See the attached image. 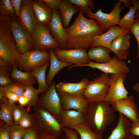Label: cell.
I'll use <instances>...</instances> for the list:
<instances>
[{
    "mask_svg": "<svg viewBox=\"0 0 139 139\" xmlns=\"http://www.w3.org/2000/svg\"><path fill=\"white\" fill-rule=\"evenodd\" d=\"M84 114L85 121L94 131L101 135L116 117L110 105L105 101L88 103Z\"/></svg>",
    "mask_w": 139,
    "mask_h": 139,
    "instance_id": "6da1fadb",
    "label": "cell"
},
{
    "mask_svg": "<svg viewBox=\"0 0 139 139\" xmlns=\"http://www.w3.org/2000/svg\"><path fill=\"white\" fill-rule=\"evenodd\" d=\"M9 17L0 15V58L12 65L18 62L20 54L11 29Z\"/></svg>",
    "mask_w": 139,
    "mask_h": 139,
    "instance_id": "7a4b0ae2",
    "label": "cell"
},
{
    "mask_svg": "<svg viewBox=\"0 0 139 139\" xmlns=\"http://www.w3.org/2000/svg\"><path fill=\"white\" fill-rule=\"evenodd\" d=\"M30 114L33 127L38 133L61 136L63 128L58 119L46 109L37 105Z\"/></svg>",
    "mask_w": 139,
    "mask_h": 139,
    "instance_id": "3957f363",
    "label": "cell"
},
{
    "mask_svg": "<svg viewBox=\"0 0 139 139\" xmlns=\"http://www.w3.org/2000/svg\"><path fill=\"white\" fill-rule=\"evenodd\" d=\"M66 31L67 35L66 49L82 48L86 49L91 47L94 36L103 33L99 24L73 30L66 29Z\"/></svg>",
    "mask_w": 139,
    "mask_h": 139,
    "instance_id": "277c9868",
    "label": "cell"
},
{
    "mask_svg": "<svg viewBox=\"0 0 139 139\" xmlns=\"http://www.w3.org/2000/svg\"><path fill=\"white\" fill-rule=\"evenodd\" d=\"M109 75L103 73L93 80L89 81L82 95L88 103L104 101L109 86Z\"/></svg>",
    "mask_w": 139,
    "mask_h": 139,
    "instance_id": "5b68a950",
    "label": "cell"
},
{
    "mask_svg": "<svg viewBox=\"0 0 139 139\" xmlns=\"http://www.w3.org/2000/svg\"><path fill=\"white\" fill-rule=\"evenodd\" d=\"M121 3L119 1L114 4L112 10L109 13L102 12L100 9L94 13L91 10L87 11V17L95 20L103 31L107 32L111 27L118 24L120 20V14L124 8L120 6Z\"/></svg>",
    "mask_w": 139,
    "mask_h": 139,
    "instance_id": "8992f818",
    "label": "cell"
},
{
    "mask_svg": "<svg viewBox=\"0 0 139 139\" xmlns=\"http://www.w3.org/2000/svg\"><path fill=\"white\" fill-rule=\"evenodd\" d=\"M49 60V51L34 50L20 55L18 67L24 71L31 72Z\"/></svg>",
    "mask_w": 139,
    "mask_h": 139,
    "instance_id": "52a82bcc",
    "label": "cell"
},
{
    "mask_svg": "<svg viewBox=\"0 0 139 139\" xmlns=\"http://www.w3.org/2000/svg\"><path fill=\"white\" fill-rule=\"evenodd\" d=\"M50 30L46 25L38 21L32 36L34 50L47 51L60 48L58 43L52 36Z\"/></svg>",
    "mask_w": 139,
    "mask_h": 139,
    "instance_id": "ba28073f",
    "label": "cell"
},
{
    "mask_svg": "<svg viewBox=\"0 0 139 139\" xmlns=\"http://www.w3.org/2000/svg\"><path fill=\"white\" fill-rule=\"evenodd\" d=\"M36 105L46 109L58 119L62 109L60 98L55 82H52L47 90L42 93Z\"/></svg>",
    "mask_w": 139,
    "mask_h": 139,
    "instance_id": "9c48e42d",
    "label": "cell"
},
{
    "mask_svg": "<svg viewBox=\"0 0 139 139\" xmlns=\"http://www.w3.org/2000/svg\"><path fill=\"white\" fill-rule=\"evenodd\" d=\"M126 74H111L109 77V86L104 101L110 105L127 97L129 93L124 86V82Z\"/></svg>",
    "mask_w": 139,
    "mask_h": 139,
    "instance_id": "30bf717a",
    "label": "cell"
},
{
    "mask_svg": "<svg viewBox=\"0 0 139 139\" xmlns=\"http://www.w3.org/2000/svg\"><path fill=\"white\" fill-rule=\"evenodd\" d=\"M10 25L17 48L20 54L32 50L33 42L32 36L14 17L11 19Z\"/></svg>",
    "mask_w": 139,
    "mask_h": 139,
    "instance_id": "8fae6325",
    "label": "cell"
},
{
    "mask_svg": "<svg viewBox=\"0 0 139 139\" xmlns=\"http://www.w3.org/2000/svg\"><path fill=\"white\" fill-rule=\"evenodd\" d=\"M78 66H88L93 69H97L105 73L111 74L121 73H129L130 69L126 63L119 60L116 55L109 61L103 63H100L90 61L87 64L80 65H73L70 66L71 69Z\"/></svg>",
    "mask_w": 139,
    "mask_h": 139,
    "instance_id": "7c38bea8",
    "label": "cell"
},
{
    "mask_svg": "<svg viewBox=\"0 0 139 139\" xmlns=\"http://www.w3.org/2000/svg\"><path fill=\"white\" fill-rule=\"evenodd\" d=\"M54 51L57 58L62 62L80 65L87 64L90 61L86 49L83 48H58Z\"/></svg>",
    "mask_w": 139,
    "mask_h": 139,
    "instance_id": "4fadbf2b",
    "label": "cell"
},
{
    "mask_svg": "<svg viewBox=\"0 0 139 139\" xmlns=\"http://www.w3.org/2000/svg\"><path fill=\"white\" fill-rule=\"evenodd\" d=\"M18 19L22 26L32 36L38 22L34 12L32 1L22 0Z\"/></svg>",
    "mask_w": 139,
    "mask_h": 139,
    "instance_id": "5bb4252c",
    "label": "cell"
},
{
    "mask_svg": "<svg viewBox=\"0 0 139 139\" xmlns=\"http://www.w3.org/2000/svg\"><path fill=\"white\" fill-rule=\"evenodd\" d=\"M111 105L114 111L123 114L132 122L137 120L139 113L133 96H128L126 98L117 101Z\"/></svg>",
    "mask_w": 139,
    "mask_h": 139,
    "instance_id": "9a60e30c",
    "label": "cell"
},
{
    "mask_svg": "<svg viewBox=\"0 0 139 139\" xmlns=\"http://www.w3.org/2000/svg\"><path fill=\"white\" fill-rule=\"evenodd\" d=\"M48 26L54 38L58 43L61 49H66L67 35L66 29L63 24L58 10H53L51 18Z\"/></svg>",
    "mask_w": 139,
    "mask_h": 139,
    "instance_id": "2e32d148",
    "label": "cell"
},
{
    "mask_svg": "<svg viewBox=\"0 0 139 139\" xmlns=\"http://www.w3.org/2000/svg\"><path fill=\"white\" fill-rule=\"evenodd\" d=\"M127 33H129L130 30L122 29L116 25L113 26L105 33L94 36L91 47L102 46L111 50V42L117 37Z\"/></svg>",
    "mask_w": 139,
    "mask_h": 139,
    "instance_id": "e0dca14e",
    "label": "cell"
},
{
    "mask_svg": "<svg viewBox=\"0 0 139 139\" xmlns=\"http://www.w3.org/2000/svg\"><path fill=\"white\" fill-rule=\"evenodd\" d=\"M131 120L123 114L119 113L118 122L106 139H135L130 131Z\"/></svg>",
    "mask_w": 139,
    "mask_h": 139,
    "instance_id": "ac0fdd59",
    "label": "cell"
},
{
    "mask_svg": "<svg viewBox=\"0 0 139 139\" xmlns=\"http://www.w3.org/2000/svg\"><path fill=\"white\" fill-rule=\"evenodd\" d=\"M130 36L129 33L120 35L116 38L111 43V50L114 53L120 60L127 59L130 47Z\"/></svg>",
    "mask_w": 139,
    "mask_h": 139,
    "instance_id": "d6986e66",
    "label": "cell"
},
{
    "mask_svg": "<svg viewBox=\"0 0 139 139\" xmlns=\"http://www.w3.org/2000/svg\"><path fill=\"white\" fill-rule=\"evenodd\" d=\"M57 92L60 98L62 110L74 109L84 113L88 103L83 97H75L67 93Z\"/></svg>",
    "mask_w": 139,
    "mask_h": 139,
    "instance_id": "ffe728a7",
    "label": "cell"
},
{
    "mask_svg": "<svg viewBox=\"0 0 139 139\" xmlns=\"http://www.w3.org/2000/svg\"><path fill=\"white\" fill-rule=\"evenodd\" d=\"M58 120L63 128H70L85 121L83 112L72 110H62Z\"/></svg>",
    "mask_w": 139,
    "mask_h": 139,
    "instance_id": "44dd1931",
    "label": "cell"
},
{
    "mask_svg": "<svg viewBox=\"0 0 139 139\" xmlns=\"http://www.w3.org/2000/svg\"><path fill=\"white\" fill-rule=\"evenodd\" d=\"M32 1L34 12L38 21L48 25L51 18L53 10L42 0Z\"/></svg>",
    "mask_w": 139,
    "mask_h": 139,
    "instance_id": "7402d4cb",
    "label": "cell"
},
{
    "mask_svg": "<svg viewBox=\"0 0 139 139\" xmlns=\"http://www.w3.org/2000/svg\"><path fill=\"white\" fill-rule=\"evenodd\" d=\"M59 9L63 24L66 29L73 16L75 14L79 13L80 8L78 6L69 2L68 0H61Z\"/></svg>",
    "mask_w": 139,
    "mask_h": 139,
    "instance_id": "603a6c76",
    "label": "cell"
},
{
    "mask_svg": "<svg viewBox=\"0 0 139 139\" xmlns=\"http://www.w3.org/2000/svg\"><path fill=\"white\" fill-rule=\"evenodd\" d=\"M50 65L46 79V82L49 86L56 75L62 68L70 67L73 64L62 62L59 60L55 55L53 49L49 50Z\"/></svg>",
    "mask_w": 139,
    "mask_h": 139,
    "instance_id": "cb8c5ba5",
    "label": "cell"
},
{
    "mask_svg": "<svg viewBox=\"0 0 139 139\" xmlns=\"http://www.w3.org/2000/svg\"><path fill=\"white\" fill-rule=\"evenodd\" d=\"M111 52V51L107 48L99 46L92 47L87 53L90 59L94 60L96 63H103L111 59L109 55Z\"/></svg>",
    "mask_w": 139,
    "mask_h": 139,
    "instance_id": "d4e9b609",
    "label": "cell"
},
{
    "mask_svg": "<svg viewBox=\"0 0 139 139\" xmlns=\"http://www.w3.org/2000/svg\"><path fill=\"white\" fill-rule=\"evenodd\" d=\"M10 77L14 82L23 84L26 86L36 84V79L30 72L22 71L14 68L10 75Z\"/></svg>",
    "mask_w": 139,
    "mask_h": 139,
    "instance_id": "484cf974",
    "label": "cell"
},
{
    "mask_svg": "<svg viewBox=\"0 0 139 139\" xmlns=\"http://www.w3.org/2000/svg\"><path fill=\"white\" fill-rule=\"evenodd\" d=\"M133 6L129 7V11L121 19L119 22L118 26L124 29L130 30L136 20L135 14L139 3L138 0H132Z\"/></svg>",
    "mask_w": 139,
    "mask_h": 139,
    "instance_id": "4316f807",
    "label": "cell"
},
{
    "mask_svg": "<svg viewBox=\"0 0 139 139\" xmlns=\"http://www.w3.org/2000/svg\"><path fill=\"white\" fill-rule=\"evenodd\" d=\"M49 63V62H48L41 67L30 72L37 80L38 84L37 90L39 94L45 92L49 87L47 83L45 75Z\"/></svg>",
    "mask_w": 139,
    "mask_h": 139,
    "instance_id": "83f0119b",
    "label": "cell"
},
{
    "mask_svg": "<svg viewBox=\"0 0 139 139\" xmlns=\"http://www.w3.org/2000/svg\"><path fill=\"white\" fill-rule=\"evenodd\" d=\"M71 129L78 132L80 135V139H103L102 135L94 131L85 121Z\"/></svg>",
    "mask_w": 139,
    "mask_h": 139,
    "instance_id": "f1b7e54d",
    "label": "cell"
},
{
    "mask_svg": "<svg viewBox=\"0 0 139 139\" xmlns=\"http://www.w3.org/2000/svg\"><path fill=\"white\" fill-rule=\"evenodd\" d=\"M12 105L8 99L1 102L0 104V119L10 126L14 124L12 116Z\"/></svg>",
    "mask_w": 139,
    "mask_h": 139,
    "instance_id": "f546056e",
    "label": "cell"
},
{
    "mask_svg": "<svg viewBox=\"0 0 139 139\" xmlns=\"http://www.w3.org/2000/svg\"><path fill=\"white\" fill-rule=\"evenodd\" d=\"M14 68L5 65H0V86L5 87L13 82L10 75Z\"/></svg>",
    "mask_w": 139,
    "mask_h": 139,
    "instance_id": "4dcf8cb0",
    "label": "cell"
},
{
    "mask_svg": "<svg viewBox=\"0 0 139 139\" xmlns=\"http://www.w3.org/2000/svg\"><path fill=\"white\" fill-rule=\"evenodd\" d=\"M39 94L38 90L36 89L33 85L26 86L23 95L29 99L28 107H33L37 105L39 98Z\"/></svg>",
    "mask_w": 139,
    "mask_h": 139,
    "instance_id": "1f68e13d",
    "label": "cell"
},
{
    "mask_svg": "<svg viewBox=\"0 0 139 139\" xmlns=\"http://www.w3.org/2000/svg\"><path fill=\"white\" fill-rule=\"evenodd\" d=\"M1 15L14 17L16 16L10 0H0Z\"/></svg>",
    "mask_w": 139,
    "mask_h": 139,
    "instance_id": "d6a6232c",
    "label": "cell"
},
{
    "mask_svg": "<svg viewBox=\"0 0 139 139\" xmlns=\"http://www.w3.org/2000/svg\"><path fill=\"white\" fill-rule=\"evenodd\" d=\"M70 3L78 6L83 14L91 9L94 10V3L92 0H68Z\"/></svg>",
    "mask_w": 139,
    "mask_h": 139,
    "instance_id": "836d02e7",
    "label": "cell"
},
{
    "mask_svg": "<svg viewBox=\"0 0 139 139\" xmlns=\"http://www.w3.org/2000/svg\"><path fill=\"white\" fill-rule=\"evenodd\" d=\"M26 87V86L23 84L13 82L3 87L5 92L13 93L20 97L23 95Z\"/></svg>",
    "mask_w": 139,
    "mask_h": 139,
    "instance_id": "e575fe53",
    "label": "cell"
},
{
    "mask_svg": "<svg viewBox=\"0 0 139 139\" xmlns=\"http://www.w3.org/2000/svg\"><path fill=\"white\" fill-rule=\"evenodd\" d=\"M89 81L84 78L78 83H76L74 89L70 95L76 97H82L83 92L88 85Z\"/></svg>",
    "mask_w": 139,
    "mask_h": 139,
    "instance_id": "d590c367",
    "label": "cell"
},
{
    "mask_svg": "<svg viewBox=\"0 0 139 139\" xmlns=\"http://www.w3.org/2000/svg\"><path fill=\"white\" fill-rule=\"evenodd\" d=\"M12 114L14 124H18L19 123L23 115L27 111L24 108L20 105L15 104L12 105Z\"/></svg>",
    "mask_w": 139,
    "mask_h": 139,
    "instance_id": "8d00e7d4",
    "label": "cell"
},
{
    "mask_svg": "<svg viewBox=\"0 0 139 139\" xmlns=\"http://www.w3.org/2000/svg\"><path fill=\"white\" fill-rule=\"evenodd\" d=\"M25 130L19 125L14 124L11 126L10 139H22Z\"/></svg>",
    "mask_w": 139,
    "mask_h": 139,
    "instance_id": "74e56055",
    "label": "cell"
},
{
    "mask_svg": "<svg viewBox=\"0 0 139 139\" xmlns=\"http://www.w3.org/2000/svg\"><path fill=\"white\" fill-rule=\"evenodd\" d=\"M76 83L60 82L56 85L57 91L70 94L72 92Z\"/></svg>",
    "mask_w": 139,
    "mask_h": 139,
    "instance_id": "f35d334b",
    "label": "cell"
},
{
    "mask_svg": "<svg viewBox=\"0 0 139 139\" xmlns=\"http://www.w3.org/2000/svg\"><path fill=\"white\" fill-rule=\"evenodd\" d=\"M18 125L25 129L33 127V125L30 114H29L27 111L25 113L20 119Z\"/></svg>",
    "mask_w": 139,
    "mask_h": 139,
    "instance_id": "ab89813d",
    "label": "cell"
},
{
    "mask_svg": "<svg viewBox=\"0 0 139 139\" xmlns=\"http://www.w3.org/2000/svg\"><path fill=\"white\" fill-rule=\"evenodd\" d=\"M11 126L1 120L0 121V139H10Z\"/></svg>",
    "mask_w": 139,
    "mask_h": 139,
    "instance_id": "60d3db41",
    "label": "cell"
},
{
    "mask_svg": "<svg viewBox=\"0 0 139 139\" xmlns=\"http://www.w3.org/2000/svg\"><path fill=\"white\" fill-rule=\"evenodd\" d=\"M130 33L133 35L136 40L138 45L136 57L139 59V19L136 20L130 30Z\"/></svg>",
    "mask_w": 139,
    "mask_h": 139,
    "instance_id": "b9f144b4",
    "label": "cell"
},
{
    "mask_svg": "<svg viewBox=\"0 0 139 139\" xmlns=\"http://www.w3.org/2000/svg\"><path fill=\"white\" fill-rule=\"evenodd\" d=\"M38 133L34 127L25 129L22 139H37Z\"/></svg>",
    "mask_w": 139,
    "mask_h": 139,
    "instance_id": "7bdbcfd3",
    "label": "cell"
},
{
    "mask_svg": "<svg viewBox=\"0 0 139 139\" xmlns=\"http://www.w3.org/2000/svg\"><path fill=\"white\" fill-rule=\"evenodd\" d=\"M63 131L65 135L70 139H80L79 134L74 129L68 127H64L63 128Z\"/></svg>",
    "mask_w": 139,
    "mask_h": 139,
    "instance_id": "ee69618b",
    "label": "cell"
},
{
    "mask_svg": "<svg viewBox=\"0 0 139 139\" xmlns=\"http://www.w3.org/2000/svg\"><path fill=\"white\" fill-rule=\"evenodd\" d=\"M130 131L133 136H139V114L137 120L131 123Z\"/></svg>",
    "mask_w": 139,
    "mask_h": 139,
    "instance_id": "f6af8a7d",
    "label": "cell"
},
{
    "mask_svg": "<svg viewBox=\"0 0 139 139\" xmlns=\"http://www.w3.org/2000/svg\"><path fill=\"white\" fill-rule=\"evenodd\" d=\"M53 10L59 9V6L61 1L60 0H43Z\"/></svg>",
    "mask_w": 139,
    "mask_h": 139,
    "instance_id": "bcb514c9",
    "label": "cell"
},
{
    "mask_svg": "<svg viewBox=\"0 0 139 139\" xmlns=\"http://www.w3.org/2000/svg\"><path fill=\"white\" fill-rule=\"evenodd\" d=\"M10 1L18 18L20 13L22 0H10Z\"/></svg>",
    "mask_w": 139,
    "mask_h": 139,
    "instance_id": "7dc6e473",
    "label": "cell"
},
{
    "mask_svg": "<svg viewBox=\"0 0 139 139\" xmlns=\"http://www.w3.org/2000/svg\"><path fill=\"white\" fill-rule=\"evenodd\" d=\"M5 92L7 98L11 104H15L18 101L19 97L16 95L9 92Z\"/></svg>",
    "mask_w": 139,
    "mask_h": 139,
    "instance_id": "c3c4849f",
    "label": "cell"
},
{
    "mask_svg": "<svg viewBox=\"0 0 139 139\" xmlns=\"http://www.w3.org/2000/svg\"><path fill=\"white\" fill-rule=\"evenodd\" d=\"M29 101L28 98L23 95L19 97L18 102L20 105L24 107L25 106L28 107Z\"/></svg>",
    "mask_w": 139,
    "mask_h": 139,
    "instance_id": "681fc988",
    "label": "cell"
},
{
    "mask_svg": "<svg viewBox=\"0 0 139 139\" xmlns=\"http://www.w3.org/2000/svg\"><path fill=\"white\" fill-rule=\"evenodd\" d=\"M37 139H59L54 136L38 133Z\"/></svg>",
    "mask_w": 139,
    "mask_h": 139,
    "instance_id": "f907efd6",
    "label": "cell"
},
{
    "mask_svg": "<svg viewBox=\"0 0 139 139\" xmlns=\"http://www.w3.org/2000/svg\"><path fill=\"white\" fill-rule=\"evenodd\" d=\"M8 99L3 87H0V99L1 102H4Z\"/></svg>",
    "mask_w": 139,
    "mask_h": 139,
    "instance_id": "816d5d0a",
    "label": "cell"
},
{
    "mask_svg": "<svg viewBox=\"0 0 139 139\" xmlns=\"http://www.w3.org/2000/svg\"><path fill=\"white\" fill-rule=\"evenodd\" d=\"M119 1L121 3H123L124 5L127 7H129L133 5L132 0H119Z\"/></svg>",
    "mask_w": 139,
    "mask_h": 139,
    "instance_id": "f5cc1de1",
    "label": "cell"
},
{
    "mask_svg": "<svg viewBox=\"0 0 139 139\" xmlns=\"http://www.w3.org/2000/svg\"><path fill=\"white\" fill-rule=\"evenodd\" d=\"M132 89L134 91L139 93V82L133 85Z\"/></svg>",
    "mask_w": 139,
    "mask_h": 139,
    "instance_id": "db71d44e",
    "label": "cell"
},
{
    "mask_svg": "<svg viewBox=\"0 0 139 139\" xmlns=\"http://www.w3.org/2000/svg\"><path fill=\"white\" fill-rule=\"evenodd\" d=\"M135 20H137L139 19V3L135 14Z\"/></svg>",
    "mask_w": 139,
    "mask_h": 139,
    "instance_id": "11a10c76",
    "label": "cell"
},
{
    "mask_svg": "<svg viewBox=\"0 0 139 139\" xmlns=\"http://www.w3.org/2000/svg\"><path fill=\"white\" fill-rule=\"evenodd\" d=\"M60 139H70L67 136L65 135L63 137Z\"/></svg>",
    "mask_w": 139,
    "mask_h": 139,
    "instance_id": "9f6ffc18",
    "label": "cell"
},
{
    "mask_svg": "<svg viewBox=\"0 0 139 139\" xmlns=\"http://www.w3.org/2000/svg\"></svg>",
    "mask_w": 139,
    "mask_h": 139,
    "instance_id": "6f0895ef",
    "label": "cell"
}]
</instances>
